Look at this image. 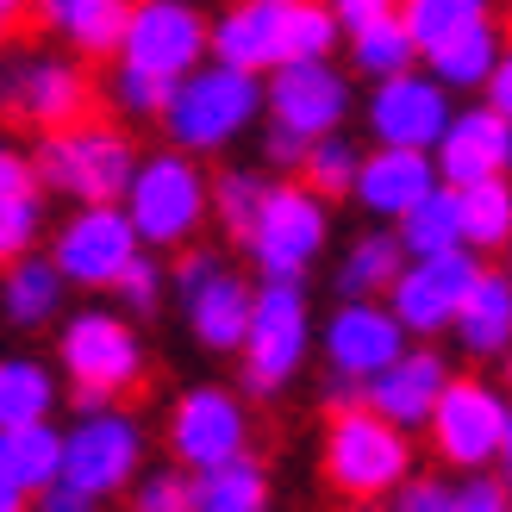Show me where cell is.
Here are the masks:
<instances>
[{
  "label": "cell",
  "mask_w": 512,
  "mask_h": 512,
  "mask_svg": "<svg viewBox=\"0 0 512 512\" xmlns=\"http://www.w3.org/2000/svg\"><path fill=\"white\" fill-rule=\"evenodd\" d=\"M456 238H463V250L488 256L512 238V194H506V175H494V182H469L456 188Z\"/></svg>",
  "instance_id": "29"
},
{
  "label": "cell",
  "mask_w": 512,
  "mask_h": 512,
  "mask_svg": "<svg viewBox=\"0 0 512 512\" xmlns=\"http://www.w3.org/2000/svg\"><path fill=\"white\" fill-rule=\"evenodd\" d=\"M263 107L275 113V132H294L300 144H313V138H325V132H338V125H344V113H350V82L325 57H313V63H281V69H269Z\"/></svg>",
  "instance_id": "17"
},
{
  "label": "cell",
  "mask_w": 512,
  "mask_h": 512,
  "mask_svg": "<svg viewBox=\"0 0 512 512\" xmlns=\"http://www.w3.org/2000/svg\"><path fill=\"white\" fill-rule=\"evenodd\" d=\"M331 44H338V19L325 13V0H238L219 25H207L213 63L244 75L331 57Z\"/></svg>",
  "instance_id": "1"
},
{
  "label": "cell",
  "mask_w": 512,
  "mask_h": 512,
  "mask_svg": "<svg viewBox=\"0 0 512 512\" xmlns=\"http://www.w3.org/2000/svg\"><path fill=\"white\" fill-rule=\"evenodd\" d=\"M0 194H38V175H32V157H19L13 144H0Z\"/></svg>",
  "instance_id": "44"
},
{
  "label": "cell",
  "mask_w": 512,
  "mask_h": 512,
  "mask_svg": "<svg viewBox=\"0 0 512 512\" xmlns=\"http://www.w3.org/2000/svg\"><path fill=\"white\" fill-rule=\"evenodd\" d=\"M32 512H100V500H88L82 488H69V481H50V488L32 494Z\"/></svg>",
  "instance_id": "43"
},
{
  "label": "cell",
  "mask_w": 512,
  "mask_h": 512,
  "mask_svg": "<svg viewBox=\"0 0 512 512\" xmlns=\"http://www.w3.org/2000/svg\"><path fill=\"white\" fill-rule=\"evenodd\" d=\"M256 200H263V182L244 175V169H225V175H213V182H207V219H219L225 232L244 244L250 219H256Z\"/></svg>",
  "instance_id": "36"
},
{
  "label": "cell",
  "mask_w": 512,
  "mask_h": 512,
  "mask_svg": "<svg viewBox=\"0 0 512 512\" xmlns=\"http://www.w3.org/2000/svg\"><path fill=\"white\" fill-rule=\"evenodd\" d=\"M481 94H488V107H494V113H506V107H512V63H506V57L488 69V82H481Z\"/></svg>",
  "instance_id": "47"
},
{
  "label": "cell",
  "mask_w": 512,
  "mask_h": 512,
  "mask_svg": "<svg viewBox=\"0 0 512 512\" xmlns=\"http://www.w3.org/2000/svg\"><path fill=\"white\" fill-rule=\"evenodd\" d=\"M107 294L125 306V313H150V306L163 300V269H157V263H150V256L138 250L132 263H125V269L113 275V288H107Z\"/></svg>",
  "instance_id": "38"
},
{
  "label": "cell",
  "mask_w": 512,
  "mask_h": 512,
  "mask_svg": "<svg viewBox=\"0 0 512 512\" xmlns=\"http://www.w3.org/2000/svg\"><path fill=\"white\" fill-rule=\"evenodd\" d=\"M350 57H356V69H369L375 82H381V75L413 69L419 50H413V38H406L400 13H375V19H363V25H350Z\"/></svg>",
  "instance_id": "32"
},
{
  "label": "cell",
  "mask_w": 512,
  "mask_h": 512,
  "mask_svg": "<svg viewBox=\"0 0 512 512\" xmlns=\"http://www.w3.org/2000/svg\"><path fill=\"white\" fill-rule=\"evenodd\" d=\"M450 331L463 338L469 356H500L506 350V338H512V281H506V269L481 263V275L469 281V294H463V306H456Z\"/></svg>",
  "instance_id": "24"
},
{
  "label": "cell",
  "mask_w": 512,
  "mask_h": 512,
  "mask_svg": "<svg viewBox=\"0 0 512 512\" xmlns=\"http://www.w3.org/2000/svg\"><path fill=\"white\" fill-rule=\"evenodd\" d=\"M144 469V431L132 413L119 406H94L63 431V450H57V481L82 488L88 500H107L125 494Z\"/></svg>",
  "instance_id": "11"
},
{
  "label": "cell",
  "mask_w": 512,
  "mask_h": 512,
  "mask_svg": "<svg viewBox=\"0 0 512 512\" xmlns=\"http://www.w3.org/2000/svg\"><path fill=\"white\" fill-rule=\"evenodd\" d=\"M313 319H306V281H263L250 294V319L238 338V375L250 394H281L306 363Z\"/></svg>",
  "instance_id": "8"
},
{
  "label": "cell",
  "mask_w": 512,
  "mask_h": 512,
  "mask_svg": "<svg viewBox=\"0 0 512 512\" xmlns=\"http://www.w3.org/2000/svg\"><path fill=\"white\" fill-rule=\"evenodd\" d=\"M450 512H506V481H494L488 469H475L463 488H450Z\"/></svg>",
  "instance_id": "42"
},
{
  "label": "cell",
  "mask_w": 512,
  "mask_h": 512,
  "mask_svg": "<svg viewBox=\"0 0 512 512\" xmlns=\"http://www.w3.org/2000/svg\"><path fill=\"white\" fill-rule=\"evenodd\" d=\"M0 113L32 132H57L69 119L94 113V82L75 57H50V50H0Z\"/></svg>",
  "instance_id": "10"
},
{
  "label": "cell",
  "mask_w": 512,
  "mask_h": 512,
  "mask_svg": "<svg viewBox=\"0 0 512 512\" xmlns=\"http://www.w3.org/2000/svg\"><path fill=\"white\" fill-rule=\"evenodd\" d=\"M325 238H331V200H319L306 182H275V188L263 182L256 219L244 232V250L263 269V281H306Z\"/></svg>",
  "instance_id": "7"
},
{
  "label": "cell",
  "mask_w": 512,
  "mask_h": 512,
  "mask_svg": "<svg viewBox=\"0 0 512 512\" xmlns=\"http://www.w3.org/2000/svg\"><path fill=\"white\" fill-rule=\"evenodd\" d=\"M481 275V256L475 250H431V256H406L400 275L388 281V294H381V306L400 319L406 338H438V331H450L456 306H463L469 281Z\"/></svg>",
  "instance_id": "12"
},
{
  "label": "cell",
  "mask_w": 512,
  "mask_h": 512,
  "mask_svg": "<svg viewBox=\"0 0 512 512\" xmlns=\"http://www.w3.org/2000/svg\"><path fill=\"white\" fill-rule=\"evenodd\" d=\"M132 163L138 150L132 138L107 119H69L57 132H38L32 150V175H38V194H69L75 207H94V200H119L125 182H132Z\"/></svg>",
  "instance_id": "2"
},
{
  "label": "cell",
  "mask_w": 512,
  "mask_h": 512,
  "mask_svg": "<svg viewBox=\"0 0 512 512\" xmlns=\"http://www.w3.org/2000/svg\"><path fill=\"white\" fill-rule=\"evenodd\" d=\"M144 244L132 232V219L119 213V200H94V207H75L57 225V244H50V263L75 288H113V275L132 263Z\"/></svg>",
  "instance_id": "14"
},
{
  "label": "cell",
  "mask_w": 512,
  "mask_h": 512,
  "mask_svg": "<svg viewBox=\"0 0 512 512\" xmlns=\"http://www.w3.org/2000/svg\"><path fill=\"white\" fill-rule=\"evenodd\" d=\"M444 381H450V363H444L438 350H425V344L413 350V344H406L388 369H375L363 381V394H356V400H363L369 413H381L388 425H400V431H419L431 419V406H438Z\"/></svg>",
  "instance_id": "21"
},
{
  "label": "cell",
  "mask_w": 512,
  "mask_h": 512,
  "mask_svg": "<svg viewBox=\"0 0 512 512\" xmlns=\"http://www.w3.org/2000/svg\"><path fill=\"white\" fill-rule=\"evenodd\" d=\"M394 238L406 256H431V250H456L463 238H456V188H431L413 213H400L394 219Z\"/></svg>",
  "instance_id": "33"
},
{
  "label": "cell",
  "mask_w": 512,
  "mask_h": 512,
  "mask_svg": "<svg viewBox=\"0 0 512 512\" xmlns=\"http://www.w3.org/2000/svg\"><path fill=\"white\" fill-rule=\"evenodd\" d=\"M175 294L188 306V325L207 350H238L244 319H250V281L225 263L219 250H188L182 269H175Z\"/></svg>",
  "instance_id": "15"
},
{
  "label": "cell",
  "mask_w": 512,
  "mask_h": 512,
  "mask_svg": "<svg viewBox=\"0 0 512 512\" xmlns=\"http://www.w3.org/2000/svg\"><path fill=\"white\" fill-rule=\"evenodd\" d=\"M319 463H325V481L344 500H388L400 481L413 475V431H400L381 413H369L363 400H350L325 425Z\"/></svg>",
  "instance_id": "5"
},
{
  "label": "cell",
  "mask_w": 512,
  "mask_h": 512,
  "mask_svg": "<svg viewBox=\"0 0 512 512\" xmlns=\"http://www.w3.org/2000/svg\"><path fill=\"white\" fill-rule=\"evenodd\" d=\"M119 213L132 219L144 250H182L207 225V175L188 150H157L132 163V182L119 194Z\"/></svg>",
  "instance_id": "4"
},
{
  "label": "cell",
  "mask_w": 512,
  "mask_h": 512,
  "mask_svg": "<svg viewBox=\"0 0 512 512\" xmlns=\"http://www.w3.org/2000/svg\"><path fill=\"white\" fill-rule=\"evenodd\" d=\"M300 157H306V144H300L294 132H269V163H281V169H300Z\"/></svg>",
  "instance_id": "48"
},
{
  "label": "cell",
  "mask_w": 512,
  "mask_h": 512,
  "mask_svg": "<svg viewBox=\"0 0 512 512\" xmlns=\"http://www.w3.org/2000/svg\"><path fill=\"white\" fill-rule=\"evenodd\" d=\"M431 188H438L431 150H394V144H381L375 157H356V175H350V194L363 200L375 219H400V213H413Z\"/></svg>",
  "instance_id": "22"
},
{
  "label": "cell",
  "mask_w": 512,
  "mask_h": 512,
  "mask_svg": "<svg viewBox=\"0 0 512 512\" xmlns=\"http://www.w3.org/2000/svg\"><path fill=\"white\" fill-rule=\"evenodd\" d=\"M0 512H32V494H25V488H13L7 475H0Z\"/></svg>",
  "instance_id": "49"
},
{
  "label": "cell",
  "mask_w": 512,
  "mask_h": 512,
  "mask_svg": "<svg viewBox=\"0 0 512 512\" xmlns=\"http://www.w3.org/2000/svg\"><path fill=\"white\" fill-rule=\"evenodd\" d=\"M38 225H44L38 194H0V263H13V256L32 250Z\"/></svg>",
  "instance_id": "37"
},
{
  "label": "cell",
  "mask_w": 512,
  "mask_h": 512,
  "mask_svg": "<svg viewBox=\"0 0 512 512\" xmlns=\"http://www.w3.org/2000/svg\"><path fill=\"white\" fill-rule=\"evenodd\" d=\"M263 113V82L244 69H225V63H194L188 75L169 82V100H163V132L175 138V150L188 157H213L225 150L244 125Z\"/></svg>",
  "instance_id": "3"
},
{
  "label": "cell",
  "mask_w": 512,
  "mask_h": 512,
  "mask_svg": "<svg viewBox=\"0 0 512 512\" xmlns=\"http://www.w3.org/2000/svg\"><path fill=\"white\" fill-rule=\"evenodd\" d=\"M431 444H438V456L450 469H494L506 463V444H512V406L506 394L494 388V381L481 375H450L438 406H431Z\"/></svg>",
  "instance_id": "9"
},
{
  "label": "cell",
  "mask_w": 512,
  "mask_h": 512,
  "mask_svg": "<svg viewBox=\"0 0 512 512\" xmlns=\"http://www.w3.org/2000/svg\"><path fill=\"white\" fill-rule=\"evenodd\" d=\"M113 57H119V69L175 82V75H188L207 57V19H200L188 0H132Z\"/></svg>",
  "instance_id": "13"
},
{
  "label": "cell",
  "mask_w": 512,
  "mask_h": 512,
  "mask_svg": "<svg viewBox=\"0 0 512 512\" xmlns=\"http://www.w3.org/2000/svg\"><path fill=\"white\" fill-rule=\"evenodd\" d=\"M188 512H269V469L250 450L188 475Z\"/></svg>",
  "instance_id": "25"
},
{
  "label": "cell",
  "mask_w": 512,
  "mask_h": 512,
  "mask_svg": "<svg viewBox=\"0 0 512 512\" xmlns=\"http://www.w3.org/2000/svg\"><path fill=\"white\" fill-rule=\"evenodd\" d=\"M250 450V413L232 388H188L169 413V456L182 463V475L213 469L225 456Z\"/></svg>",
  "instance_id": "16"
},
{
  "label": "cell",
  "mask_w": 512,
  "mask_h": 512,
  "mask_svg": "<svg viewBox=\"0 0 512 512\" xmlns=\"http://www.w3.org/2000/svg\"><path fill=\"white\" fill-rule=\"evenodd\" d=\"M500 57H506V50H500L494 19H475V25H463V32H450V38H438L425 50L431 82H444V88H481Z\"/></svg>",
  "instance_id": "27"
},
{
  "label": "cell",
  "mask_w": 512,
  "mask_h": 512,
  "mask_svg": "<svg viewBox=\"0 0 512 512\" xmlns=\"http://www.w3.org/2000/svg\"><path fill=\"white\" fill-rule=\"evenodd\" d=\"M394 512H450V481H431V475H406L400 488L388 494Z\"/></svg>",
  "instance_id": "41"
},
{
  "label": "cell",
  "mask_w": 512,
  "mask_h": 512,
  "mask_svg": "<svg viewBox=\"0 0 512 512\" xmlns=\"http://www.w3.org/2000/svg\"><path fill=\"white\" fill-rule=\"evenodd\" d=\"M25 25H32V0H0V50L19 44Z\"/></svg>",
  "instance_id": "46"
},
{
  "label": "cell",
  "mask_w": 512,
  "mask_h": 512,
  "mask_svg": "<svg viewBox=\"0 0 512 512\" xmlns=\"http://www.w3.org/2000/svg\"><path fill=\"white\" fill-rule=\"evenodd\" d=\"M63 288L69 281L57 275V263L25 250V256L7 263V275H0V313L13 325H44L50 313H63Z\"/></svg>",
  "instance_id": "26"
},
{
  "label": "cell",
  "mask_w": 512,
  "mask_h": 512,
  "mask_svg": "<svg viewBox=\"0 0 512 512\" xmlns=\"http://www.w3.org/2000/svg\"><path fill=\"white\" fill-rule=\"evenodd\" d=\"M57 369L75 388V413H94V406H119L125 394L144 381V344L138 331L119 313H75L57 338Z\"/></svg>",
  "instance_id": "6"
},
{
  "label": "cell",
  "mask_w": 512,
  "mask_h": 512,
  "mask_svg": "<svg viewBox=\"0 0 512 512\" xmlns=\"http://www.w3.org/2000/svg\"><path fill=\"white\" fill-rule=\"evenodd\" d=\"M369 125H375V138L394 144V150H431L438 132L450 125V94H444V82H431L419 69L381 75V88L369 100Z\"/></svg>",
  "instance_id": "19"
},
{
  "label": "cell",
  "mask_w": 512,
  "mask_h": 512,
  "mask_svg": "<svg viewBox=\"0 0 512 512\" xmlns=\"http://www.w3.org/2000/svg\"><path fill=\"white\" fill-rule=\"evenodd\" d=\"M57 450H63V431L38 419V425H7L0 431V475L13 481V488L38 494L57 481Z\"/></svg>",
  "instance_id": "28"
},
{
  "label": "cell",
  "mask_w": 512,
  "mask_h": 512,
  "mask_svg": "<svg viewBox=\"0 0 512 512\" xmlns=\"http://www.w3.org/2000/svg\"><path fill=\"white\" fill-rule=\"evenodd\" d=\"M169 100V82H157V75H138V69H113V107L132 113V119H157Z\"/></svg>",
  "instance_id": "39"
},
{
  "label": "cell",
  "mask_w": 512,
  "mask_h": 512,
  "mask_svg": "<svg viewBox=\"0 0 512 512\" xmlns=\"http://www.w3.org/2000/svg\"><path fill=\"white\" fill-rule=\"evenodd\" d=\"M394 13L406 25V38H413V50L425 57L438 38L463 32V25H475V19H488L494 7H488V0H394Z\"/></svg>",
  "instance_id": "34"
},
{
  "label": "cell",
  "mask_w": 512,
  "mask_h": 512,
  "mask_svg": "<svg viewBox=\"0 0 512 512\" xmlns=\"http://www.w3.org/2000/svg\"><path fill=\"white\" fill-rule=\"evenodd\" d=\"M512 163V125L494 107H469L450 113V125L431 144V169H438L444 188H469V182H494Z\"/></svg>",
  "instance_id": "20"
},
{
  "label": "cell",
  "mask_w": 512,
  "mask_h": 512,
  "mask_svg": "<svg viewBox=\"0 0 512 512\" xmlns=\"http://www.w3.org/2000/svg\"><path fill=\"white\" fill-rule=\"evenodd\" d=\"M132 0H32V19L50 25L75 57H113Z\"/></svg>",
  "instance_id": "23"
},
{
  "label": "cell",
  "mask_w": 512,
  "mask_h": 512,
  "mask_svg": "<svg viewBox=\"0 0 512 512\" xmlns=\"http://www.w3.org/2000/svg\"><path fill=\"white\" fill-rule=\"evenodd\" d=\"M400 350H406V331L381 300H344L325 325V363L338 381H350V388H363V381L375 369H388Z\"/></svg>",
  "instance_id": "18"
},
{
  "label": "cell",
  "mask_w": 512,
  "mask_h": 512,
  "mask_svg": "<svg viewBox=\"0 0 512 512\" xmlns=\"http://www.w3.org/2000/svg\"><path fill=\"white\" fill-rule=\"evenodd\" d=\"M350 175H356V150H350V138L325 132V138H313V144H306V157H300V182L313 188L319 200H338V194H350Z\"/></svg>",
  "instance_id": "35"
},
{
  "label": "cell",
  "mask_w": 512,
  "mask_h": 512,
  "mask_svg": "<svg viewBox=\"0 0 512 512\" xmlns=\"http://www.w3.org/2000/svg\"><path fill=\"white\" fill-rule=\"evenodd\" d=\"M57 413V375L38 356H0V431Z\"/></svg>",
  "instance_id": "30"
},
{
  "label": "cell",
  "mask_w": 512,
  "mask_h": 512,
  "mask_svg": "<svg viewBox=\"0 0 512 512\" xmlns=\"http://www.w3.org/2000/svg\"><path fill=\"white\" fill-rule=\"evenodd\" d=\"M400 263H406V250H400L394 232H363L350 244V256L338 263V294L344 300H381L388 281L400 275Z\"/></svg>",
  "instance_id": "31"
},
{
  "label": "cell",
  "mask_w": 512,
  "mask_h": 512,
  "mask_svg": "<svg viewBox=\"0 0 512 512\" xmlns=\"http://www.w3.org/2000/svg\"><path fill=\"white\" fill-rule=\"evenodd\" d=\"M325 13L338 19V25H363L375 13H394V0H325Z\"/></svg>",
  "instance_id": "45"
},
{
  "label": "cell",
  "mask_w": 512,
  "mask_h": 512,
  "mask_svg": "<svg viewBox=\"0 0 512 512\" xmlns=\"http://www.w3.org/2000/svg\"><path fill=\"white\" fill-rule=\"evenodd\" d=\"M132 512H188V475L163 469V475L132 481Z\"/></svg>",
  "instance_id": "40"
}]
</instances>
